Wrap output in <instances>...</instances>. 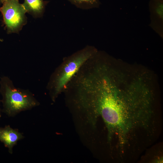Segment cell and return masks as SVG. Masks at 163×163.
<instances>
[{
    "instance_id": "obj_11",
    "label": "cell",
    "mask_w": 163,
    "mask_h": 163,
    "mask_svg": "<svg viewBox=\"0 0 163 163\" xmlns=\"http://www.w3.org/2000/svg\"><path fill=\"white\" fill-rule=\"evenodd\" d=\"M1 113H0V117H1Z\"/></svg>"
},
{
    "instance_id": "obj_7",
    "label": "cell",
    "mask_w": 163,
    "mask_h": 163,
    "mask_svg": "<svg viewBox=\"0 0 163 163\" xmlns=\"http://www.w3.org/2000/svg\"><path fill=\"white\" fill-rule=\"evenodd\" d=\"M22 4L27 12L34 18H39L43 15L46 3L43 0H24Z\"/></svg>"
},
{
    "instance_id": "obj_9",
    "label": "cell",
    "mask_w": 163,
    "mask_h": 163,
    "mask_svg": "<svg viewBox=\"0 0 163 163\" xmlns=\"http://www.w3.org/2000/svg\"><path fill=\"white\" fill-rule=\"evenodd\" d=\"M7 0H0V2L1 3H3L7 1Z\"/></svg>"
},
{
    "instance_id": "obj_6",
    "label": "cell",
    "mask_w": 163,
    "mask_h": 163,
    "mask_svg": "<svg viewBox=\"0 0 163 163\" xmlns=\"http://www.w3.org/2000/svg\"><path fill=\"white\" fill-rule=\"evenodd\" d=\"M22 134L18 130L13 129L9 125L0 127V141L6 147L8 148L9 152L12 154L13 147L18 141L23 138Z\"/></svg>"
},
{
    "instance_id": "obj_5",
    "label": "cell",
    "mask_w": 163,
    "mask_h": 163,
    "mask_svg": "<svg viewBox=\"0 0 163 163\" xmlns=\"http://www.w3.org/2000/svg\"><path fill=\"white\" fill-rule=\"evenodd\" d=\"M150 27L160 37L163 38V0H150Z\"/></svg>"
},
{
    "instance_id": "obj_1",
    "label": "cell",
    "mask_w": 163,
    "mask_h": 163,
    "mask_svg": "<svg viewBox=\"0 0 163 163\" xmlns=\"http://www.w3.org/2000/svg\"><path fill=\"white\" fill-rule=\"evenodd\" d=\"M0 85L3 111L9 116L38 105V101L32 93L28 90L15 87L8 77L1 78Z\"/></svg>"
},
{
    "instance_id": "obj_4",
    "label": "cell",
    "mask_w": 163,
    "mask_h": 163,
    "mask_svg": "<svg viewBox=\"0 0 163 163\" xmlns=\"http://www.w3.org/2000/svg\"><path fill=\"white\" fill-rule=\"evenodd\" d=\"M0 8L4 24L8 34L18 33L27 23V11L18 0H7Z\"/></svg>"
},
{
    "instance_id": "obj_3",
    "label": "cell",
    "mask_w": 163,
    "mask_h": 163,
    "mask_svg": "<svg viewBox=\"0 0 163 163\" xmlns=\"http://www.w3.org/2000/svg\"><path fill=\"white\" fill-rule=\"evenodd\" d=\"M93 47L88 46L72 55L54 81V94L57 95L81 67L96 52Z\"/></svg>"
},
{
    "instance_id": "obj_10",
    "label": "cell",
    "mask_w": 163,
    "mask_h": 163,
    "mask_svg": "<svg viewBox=\"0 0 163 163\" xmlns=\"http://www.w3.org/2000/svg\"><path fill=\"white\" fill-rule=\"evenodd\" d=\"M3 41V40L0 38V41Z\"/></svg>"
},
{
    "instance_id": "obj_2",
    "label": "cell",
    "mask_w": 163,
    "mask_h": 163,
    "mask_svg": "<svg viewBox=\"0 0 163 163\" xmlns=\"http://www.w3.org/2000/svg\"><path fill=\"white\" fill-rule=\"evenodd\" d=\"M113 88L104 80L96 101V109L109 128L121 125L124 120L123 107Z\"/></svg>"
},
{
    "instance_id": "obj_8",
    "label": "cell",
    "mask_w": 163,
    "mask_h": 163,
    "mask_svg": "<svg viewBox=\"0 0 163 163\" xmlns=\"http://www.w3.org/2000/svg\"><path fill=\"white\" fill-rule=\"evenodd\" d=\"M76 7L83 10L98 8L101 4L99 0H67Z\"/></svg>"
}]
</instances>
